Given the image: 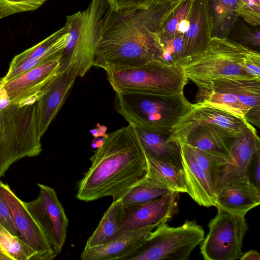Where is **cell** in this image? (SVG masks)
I'll return each mask as SVG.
<instances>
[{
  "label": "cell",
  "mask_w": 260,
  "mask_h": 260,
  "mask_svg": "<svg viewBox=\"0 0 260 260\" xmlns=\"http://www.w3.org/2000/svg\"><path fill=\"white\" fill-rule=\"evenodd\" d=\"M156 0L149 7L115 9L109 4L102 19L93 66L106 72L161 61L159 34L183 1Z\"/></svg>",
  "instance_id": "6da1fadb"
},
{
  "label": "cell",
  "mask_w": 260,
  "mask_h": 260,
  "mask_svg": "<svg viewBox=\"0 0 260 260\" xmlns=\"http://www.w3.org/2000/svg\"><path fill=\"white\" fill-rule=\"evenodd\" d=\"M90 160L77 185L76 198L85 202L105 197L119 199L146 170L145 151L131 123L106 135Z\"/></svg>",
  "instance_id": "7a4b0ae2"
},
{
  "label": "cell",
  "mask_w": 260,
  "mask_h": 260,
  "mask_svg": "<svg viewBox=\"0 0 260 260\" xmlns=\"http://www.w3.org/2000/svg\"><path fill=\"white\" fill-rule=\"evenodd\" d=\"M191 104L184 93L119 92L116 93L114 101L116 112L128 123L169 135Z\"/></svg>",
  "instance_id": "3957f363"
},
{
  "label": "cell",
  "mask_w": 260,
  "mask_h": 260,
  "mask_svg": "<svg viewBox=\"0 0 260 260\" xmlns=\"http://www.w3.org/2000/svg\"><path fill=\"white\" fill-rule=\"evenodd\" d=\"M42 151L36 104H10L0 110V179L10 167L25 157Z\"/></svg>",
  "instance_id": "277c9868"
},
{
  "label": "cell",
  "mask_w": 260,
  "mask_h": 260,
  "mask_svg": "<svg viewBox=\"0 0 260 260\" xmlns=\"http://www.w3.org/2000/svg\"><path fill=\"white\" fill-rule=\"evenodd\" d=\"M249 50L227 39L212 38L206 49L181 67L187 79L198 88L196 98L210 91L214 80L228 77L253 78L241 66Z\"/></svg>",
  "instance_id": "5b68a950"
},
{
  "label": "cell",
  "mask_w": 260,
  "mask_h": 260,
  "mask_svg": "<svg viewBox=\"0 0 260 260\" xmlns=\"http://www.w3.org/2000/svg\"><path fill=\"white\" fill-rule=\"evenodd\" d=\"M108 6V0H91L85 10L66 17L69 32L59 72L72 63L77 67L78 76L83 77L92 66L102 19Z\"/></svg>",
  "instance_id": "8992f818"
},
{
  "label": "cell",
  "mask_w": 260,
  "mask_h": 260,
  "mask_svg": "<svg viewBox=\"0 0 260 260\" xmlns=\"http://www.w3.org/2000/svg\"><path fill=\"white\" fill-rule=\"evenodd\" d=\"M106 73L108 80L116 93L181 94L188 80L181 66L167 64L159 60Z\"/></svg>",
  "instance_id": "52a82bcc"
},
{
  "label": "cell",
  "mask_w": 260,
  "mask_h": 260,
  "mask_svg": "<svg viewBox=\"0 0 260 260\" xmlns=\"http://www.w3.org/2000/svg\"><path fill=\"white\" fill-rule=\"evenodd\" d=\"M155 229L139 250L127 259L187 260L204 238V230L196 220H187L177 227L162 222Z\"/></svg>",
  "instance_id": "ba28073f"
},
{
  "label": "cell",
  "mask_w": 260,
  "mask_h": 260,
  "mask_svg": "<svg viewBox=\"0 0 260 260\" xmlns=\"http://www.w3.org/2000/svg\"><path fill=\"white\" fill-rule=\"evenodd\" d=\"M216 208V215L208 224L209 233L200 244L201 253L205 260L239 259L248 230L245 215Z\"/></svg>",
  "instance_id": "9c48e42d"
},
{
  "label": "cell",
  "mask_w": 260,
  "mask_h": 260,
  "mask_svg": "<svg viewBox=\"0 0 260 260\" xmlns=\"http://www.w3.org/2000/svg\"><path fill=\"white\" fill-rule=\"evenodd\" d=\"M37 185L39 188L37 198L24 204L45 234L56 256L64 244L69 220L55 190L43 184Z\"/></svg>",
  "instance_id": "30bf717a"
},
{
  "label": "cell",
  "mask_w": 260,
  "mask_h": 260,
  "mask_svg": "<svg viewBox=\"0 0 260 260\" xmlns=\"http://www.w3.org/2000/svg\"><path fill=\"white\" fill-rule=\"evenodd\" d=\"M208 124L217 126L235 136L250 124L244 118L237 117L202 101L191 104L189 111L170 130L168 141L179 145L183 143L194 129Z\"/></svg>",
  "instance_id": "8fae6325"
},
{
  "label": "cell",
  "mask_w": 260,
  "mask_h": 260,
  "mask_svg": "<svg viewBox=\"0 0 260 260\" xmlns=\"http://www.w3.org/2000/svg\"><path fill=\"white\" fill-rule=\"evenodd\" d=\"M0 198L7 207L21 240L37 253L34 260H52L56 255L45 234L7 184L0 180Z\"/></svg>",
  "instance_id": "7c38bea8"
},
{
  "label": "cell",
  "mask_w": 260,
  "mask_h": 260,
  "mask_svg": "<svg viewBox=\"0 0 260 260\" xmlns=\"http://www.w3.org/2000/svg\"><path fill=\"white\" fill-rule=\"evenodd\" d=\"M259 149L260 140L252 124L234 137L231 146L230 161L219 167L215 175L213 185L216 195L230 183L248 181V165Z\"/></svg>",
  "instance_id": "4fadbf2b"
},
{
  "label": "cell",
  "mask_w": 260,
  "mask_h": 260,
  "mask_svg": "<svg viewBox=\"0 0 260 260\" xmlns=\"http://www.w3.org/2000/svg\"><path fill=\"white\" fill-rule=\"evenodd\" d=\"M77 76V66L70 63L41 91L35 103L38 134L41 138L62 106Z\"/></svg>",
  "instance_id": "5bb4252c"
},
{
  "label": "cell",
  "mask_w": 260,
  "mask_h": 260,
  "mask_svg": "<svg viewBox=\"0 0 260 260\" xmlns=\"http://www.w3.org/2000/svg\"><path fill=\"white\" fill-rule=\"evenodd\" d=\"M62 54L0 84L6 91L10 104L21 106L35 104L44 87L59 72Z\"/></svg>",
  "instance_id": "9a60e30c"
},
{
  "label": "cell",
  "mask_w": 260,
  "mask_h": 260,
  "mask_svg": "<svg viewBox=\"0 0 260 260\" xmlns=\"http://www.w3.org/2000/svg\"><path fill=\"white\" fill-rule=\"evenodd\" d=\"M179 193L170 191L161 197L141 204L125 206L122 223L113 239L133 230L167 222L177 210Z\"/></svg>",
  "instance_id": "2e32d148"
},
{
  "label": "cell",
  "mask_w": 260,
  "mask_h": 260,
  "mask_svg": "<svg viewBox=\"0 0 260 260\" xmlns=\"http://www.w3.org/2000/svg\"><path fill=\"white\" fill-rule=\"evenodd\" d=\"M69 27H63L30 48L16 55L11 61L0 84L11 81L29 70L61 55L66 47Z\"/></svg>",
  "instance_id": "e0dca14e"
},
{
  "label": "cell",
  "mask_w": 260,
  "mask_h": 260,
  "mask_svg": "<svg viewBox=\"0 0 260 260\" xmlns=\"http://www.w3.org/2000/svg\"><path fill=\"white\" fill-rule=\"evenodd\" d=\"M158 225L153 224L133 230L102 245L84 249L80 258L82 260L127 259L139 250Z\"/></svg>",
  "instance_id": "ac0fdd59"
},
{
  "label": "cell",
  "mask_w": 260,
  "mask_h": 260,
  "mask_svg": "<svg viewBox=\"0 0 260 260\" xmlns=\"http://www.w3.org/2000/svg\"><path fill=\"white\" fill-rule=\"evenodd\" d=\"M184 39L185 64L190 59L206 49L212 39L208 0H193L189 26L184 35Z\"/></svg>",
  "instance_id": "d6986e66"
},
{
  "label": "cell",
  "mask_w": 260,
  "mask_h": 260,
  "mask_svg": "<svg viewBox=\"0 0 260 260\" xmlns=\"http://www.w3.org/2000/svg\"><path fill=\"white\" fill-rule=\"evenodd\" d=\"M180 145L187 193L200 206H215L216 194L213 186L198 164L192 147L186 144Z\"/></svg>",
  "instance_id": "ffe728a7"
},
{
  "label": "cell",
  "mask_w": 260,
  "mask_h": 260,
  "mask_svg": "<svg viewBox=\"0 0 260 260\" xmlns=\"http://www.w3.org/2000/svg\"><path fill=\"white\" fill-rule=\"evenodd\" d=\"M260 204V189L249 181L230 183L216 195V207L245 215Z\"/></svg>",
  "instance_id": "44dd1931"
},
{
  "label": "cell",
  "mask_w": 260,
  "mask_h": 260,
  "mask_svg": "<svg viewBox=\"0 0 260 260\" xmlns=\"http://www.w3.org/2000/svg\"><path fill=\"white\" fill-rule=\"evenodd\" d=\"M235 136L217 126L204 124L191 132L182 144L230 157L231 146Z\"/></svg>",
  "instance_id": "7402d4cb"
},
{
  "label": "cell",
  "mask_w": 260,
  "mask_h": 260,
  "mask_svg": "<svg viewBox=\"0 0 260 260\" xmlns=\"http://www.w3.org/2000/svg\"><path fill=\"white\" fill-rule=\"evenodd\" d=\"M134 126L146 153L182 167L180 145L168 142L169 134Z\"/></svg>",
  "instance_id": "603a6c76"
},
{
  "label": "cell",
  "mask_w": 260,
  "mask_h": 260,
  "mask_svg": "<svg viewBox=\"0 0 260 260\" xmlns=\"http://www.w3.org/2000/svg\"><path fill=\"white\" fill-rule=\"evenodd\" d=\"M211 91L232 94L250 108L260 107V79L257 78H220L212 81Z\"/></svg>",
  "instance_id": "cb8c5ba5"
},
{
  "label": "cell",
  "mask_w": 260,
  "mask_h": 260,
  "mask_svg": "<svg viewBox=\"0 0 260 260\" xmlns=\"http://www.w3.org/2000/svg\"><path fill=\"white\" fill-rule=\"evenodd\" d=\"M146 170L144 175L171 191L188 193L183 168L155 158L145 153Z\"/></svg>",
  "instance_id": "d4e9b609"
},
{
  "label": "cell",
  "mask_w": 260,
  "mask_h": 260,
  "mask_svg": "<svg viewBox=\"0 0 260 260\" xmlns=\"http://www.w3.org/2000/svg\"><path fill=\"white\" fill-rule=\"evenodd\" d=\"M125 207L119 199L113 200L84 249L92 248L113 240L122 223Z\"/></svg>",
  "instance_id": "484cf974"
},
{
  "label": "cell",
  "mask_w": 260,
  "mask_h": 260,
  "mask_svg": "<svg viewBox=\"0 0 260 260\" xmlns=\"http://www.w3.org/2000/svg\"><path fill=\"white\" fill-rule=\"evenodd\" d=\"M212 38L226 39L239 16L238 0H208Z\"/></svg>",
  "instance_id": "4316f807"
},
{
  "label": "cell",
  "mask_w": 260,
  "mask_h": 260,
  "mask_svg": "<svg viewBox=\"0 0 260 260\" xmlns=\"http://www.w3.org/2000/svg\"><path fill=\"white\" fill-rule=\"evenodd\" d=\"M170 191L157 182L144 175L119 199L125 207L141 204L161 197Z\"/></svg>",
  "instance_id": "83f0119b"
},
{
  "label": "cell",
  "mask_w": 260,
  "mask_h": 260,
  "mask_svg": "<svg viewBox=\"0 0 260 260\" xmlns=\"http://www.w3.org/2000/svg\"><path fill=\"white\" fill-rule=\"evenodd\" d=\"M196 100L197 102L204 101L213 107L241 118H244L245 115L250 109L236 96L228 93L211 91L196 98Z\"/></svg>",
  "instance_id": "f1b7e54d"
},
{
  "label": "cell",
  "mask_w": 260,
  "mask_h": 260,
  "mask_svg": "<svg viewBox=\"0 0 260 260\" xmlns=\"http://www.w3.org/2000/svg\"><path fill=\"white\" fill-rule=\"evenodd\" d=\"M226 39L250 50L260 51V26L251 25L240 16L234 23Z\"/></svg>",
  "instance_id": "f546056e"
},
{
  "label": "cell",
  "mask_w": 260,
  "mask_h": 260,
  "mask_svg": "<svg viewBox=\"0 0 260 260\" xmlns=\"http://www.w3.org/2000/svg\"><path fill=\"white\" fill-rule=\"evenodd\" d=\"M162 49L161 61L167 64L182 67L184 61V35L159 34Z\"/></svg>",
  "instance_id": "4dcf8cb0"
},
{
  "label": "cell",
  "mask_w": 260,
  "mask_h": 260,
  "mask_svg": "<svg viewBox=\"0 0 260 260\" xmlns=\"http://www.w3.org/2000/svg\"><path fill=\"white\" fill-rule=\"evenodd\" d=\"M0 248L13 260H34L37 255V252L26 245L20 237L12 235L1 223Z\"/></svg>",
  "instance_id": "1f68e13d"
},
{
  "label": "cell",
  "mask_w": 260,
  "mask_h": 260,
  "mask_svg": "<svg viewBox=\"0 0 260 260\" xmlns=\"http://www.w3.org/2000/svg\"><path fill=\"white\" fill-rule=\"evenodd\" d=\"M193 0H183L169 15L162 25L160 33L184 34L189 26V17Z\"/></svg>",
  "instance_id": "d6a6232c"
},
{
  "label": "cell",
  "mask_w": 260,
  "mask_h": 260,
  "mask_svg": "<svg viewBox=\"0 0 260 260\" xmlns=\"http://www.w3.org/2000/svg\"><path fill=\"white\" fill-rule=\"evenodd\" d=\"M192 148L198 164L213 185L215 175L218 167L229 162L230 157L224 154L203 151L194 147Z\"/></svg>",
  "instance_id": "836d02e7"
},
{
  "label": "cell",
  "mask_w": 260,
  "mask_h": 260,
  "mask_svg": "<svg viewBox=\"0 0 260 260\" xmlns=\"http://www.w3.org/2000/svg\"><path fill=\"white\" fill-rule=\"evenodd\" d=\"M47 0H0V20L11 15L35 11Z\"/></svg>",
  "instance_id": "e575fe53"
},
{
  "label": "cell",
  "mask_w": 260,
  "mask_h": 260,
  "mask_svg": "<svg viewBox=\"0 0 260 260\" xmlns=\"http://www.w3.org/2000/svg\"><path fill=\"white\" fill-rule=\"evenodd\" d=\"M238 13L246 22L260 26V0H238Z\"/></svg>",
  "instance_id": "d590c367"
},
{
  "label": "cell",
  "mask_w": 260,
  "mask_h": 260,
  "mask_svg": "<svg viewBox=\"0 0 260 260\" xmlns=\"http://www.w3.org/2000/svg\"><path fill=\"white\" fill-rule=\"evenodd\" d=\"M241 66L249 75L260 79V52L249 50L244 57Z\"/></svg>",
  "instance_id": "8d00e7d4"
},
{
  "label": "cell",
  "mask_w": 260,
  "mask_h": 260,
  "mask_svg": "<svg viewBox=\"0 0 260 260\" xmlns=\"http://www.w3.org/2000/svg\"><path fill=\"white\" fill-rule=\"evenodd\" d=\"M247 177L249 182L260 189V149L255 152L249 162Z\"/></svg>",
  "instance_id": "74e56055"
},
{
  "label": "cell",
  "mask_w": 260,
  "mask_h": 260,
  "mask_svg": "<svg viewBox=\"0 0 260 260\" xmlns=\"http://www.w3.org/2000/svg\"><path fill=\"white\" fill-rule=\"evenodd\" d=\"M109 5L115 9L149 7L156 0H108Z\"/></svg>",
  "instance_id": "f35d334b"
},
{
  "label": "cell",
  "mask_w": 260,
  "mask_h": 260,
  "mask_svg": "<svg viewBox=\"0 0 260 260\" xmlns=\"http://www.w3.org/2000/svg\"><path fill=\"white\" fill-rule=\"evenodd\" d=\"M0 223L14 236L20 237L19 233L12 220L8 209L1 198Z\"/></svg>",
  "instance_id": "ab89813d"
},
{
  "label": "cell",
  "mask_w": 260,
  "mask_h": 260,
  "mask_svg": "<svg viewBox=\"0 0 260 260\" xmlns=\"http://www.w3.org/2000/svg\"><path fill=\"white\" fill-rule=\"evenodd\" d=\"M244 118L250 124L259 127L260 107L251 108L245 115Z\"/></svg>",
  "instance_id": "60d3db41"
},
{
  "label": "cell",
  "mask_w": 260,
  "mask_h": 260,
  "mask_svg": "<svg viewBox=\"0 0 260 260\" xmlns=\"http://www.w3.org/2000/svg\"><path fill=\"white\" fill-rule=\"evenodd\" d=\"M239 259L241 260H260V254L256 250H250L243 254Z\"/></svg>",
  "instance_id": "b9f144b4"
},
{
  "label": "cell",
  "mask_w": 260,
  "mask_h": 260,
  "mask_svg": "<svg viewBox=\"0 0 260 260\" xmlns=\"http://www.w3.org/2000/svg\"><path fill=\"white\" fill-rule=\"evenodd\" d=\"M10 104L8 95L5 89L0 87V110L8 106Z\"/></svg>",
  "instance_id": "7bdbcfd3"
},
{
  "label": "cell",
  "mask_w": 260,
  "mask_h": 260,
  "mask_svg": "<svg viewBox=\"0 0 260 260\" xmlns=\"http://www.w3.org/2000/svg\"><path fill=\"white\" fill-rule=\"evenodd\" d=\"M0 260H13V259L5 251L0 248Z\"/></svg>",
  "instance_id": "ee69618b"
},
{
  "label": "cell",
  "mask_w": 260,
  "mask_h": 260,
  "mask_svg": "<svg viewBox=\"0 0 260 260\" xmlns=\"http://www.w3.org/2000/svg\"><path fill=\"white\" fill-rule=\"evenodd\" d=\"M161 2H170V1H177V0H159Z\"/></svg>",
  "instance_id": "f6af8a7d"
}]
</instances>
